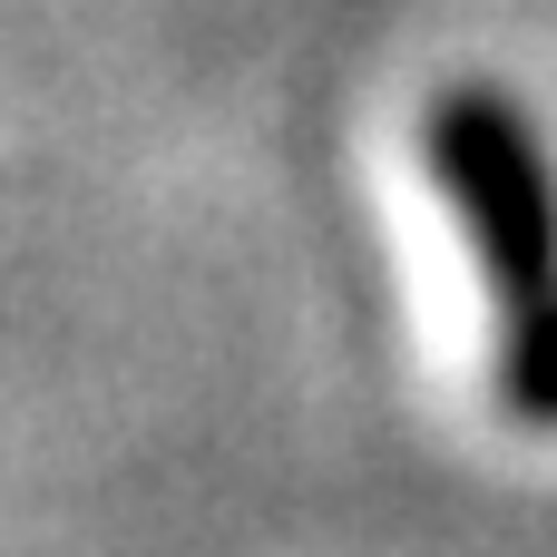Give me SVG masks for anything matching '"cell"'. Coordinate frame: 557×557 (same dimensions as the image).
Masks as SVG:
<instances>
[{"label": "cell", "mask_w": 557, "mask_h": 557, "mask_svg": "<svg viewBox=\"0 0 557 557\" xmlns=\"http://www.w3.org/2000/svg\"><path fill=\"white\" fill-rule=\"evenodd\" d=\"M421 157L431 186L450 196L499 313H539L557 304V157L539 137V117L509 88H441L421 117Z\"/></svg>", "instance_id": "1"}, {"label": "cell", "mask_w": 557, "mask_h": 557, "mask_svg": "<svg viewBox=\"0 0 557 557\" xmlns=\"http://www.w3.org/2000/svg\"><path fill=\"white\" fill-rule=\"evenodd\" d=\"M499 401H509V421L557 431V304L509 313V333H499Z\"/></svg>", "instance_id": "2"}]
</instances>
